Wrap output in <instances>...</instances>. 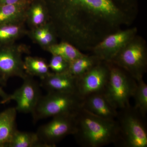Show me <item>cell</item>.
Wrapping results in <instances>:
<instances>
[{
    "mask_svg": "<svg viewBox=\"0 0 147 147\" xmlns=\"http://www.w3.org/2000/svg\"><path fill=\"white\" fill-rule=\"evenodd\" d=\"M45 50L52 55L61 56L69 62L85 54L71 43L63 40L51 45Z\"/></svg>",
    "mask_w": 147,
    "mask_h": 147,
    "instance_id": "7402d4cb",
    "label": "cell"
},
{
    "mask_svg": "<svg viewBox=\"0 0 147 147\" xmlns=\"http://www.w3.org/2000/svg\"><path fill=\"white\" fill-rule=\"evenodd\" d=\"M49 21L48 11L43 0H33L27 9L26 24L31 29L41 26Z\"/></svg>",
    "mask_w": 147,
    "mask_h": 147,
    "instance_id": "e0dca14e",
    "label": "cell"
},
{
    "mask_svg": "<svg viewBox=\"0 0 147 147\" xmlns=\"http://www.w3.org/2000/svg\"><path fill=\"white\" fill-rule=\"evenodd\" d=\"M48 63L51 71L53 73H61L68 71L69 63L61 56L52 55Z\"/></svg>",
    "mask_w": 147,
    "mask_h": 147,
    "instance_id": "cb8c5ba5",
    "label": "cell"
},
{
    "mask_svg": "<svg viewBox=\"0 0 147 147\" xmlns=\"http://www.w3.org/2000/svg\"><path fill=\"white\" fill-rule=\"evenodd\" d=\"M17 111L15 107L0 113V147H5L17 129Z\"/></svg>",
    "mask_w": 147,
    "mask_h": 147,
    "instance_id": "2e32d148",
    "label": "cell"
},
{
    "mask_svg": "<svg viewBox=\"0 0 147 147\" xmlns=\"http://www.w3.org/2000/svg\"><path fill=\"white\" fill-rule=\"evenodd\" d=\"M109 79L103 93L117 110L130 105V98L137 86V82L125 70L111 62Z\"/></svg>",
    "mask_w": 147,
    "mask_h": 147,
    "instance_id": "5b68a950",
    "label": "cell"
},
{
    "mask_svg": "<svg viewBox=\"0 0 147 147\" xmlns=\"http://www.w3.org/2000/svg\"><path fill=\"white\" fill-rule=\"evenodd\" d=\"M138 32L137 27L127 28L109 34L92 49V54L102 61L110 62Z\"/></svg>",
    "mask_w": 147,
    "mask_h": 147,
    "instance_id": "30bf717a",
    "label": "cell"
},
{
    "mask_svg": "<svg viewBox=\"0 0 147 147\" xmlns=\"http://www.w3.org/2000/svg\"><path fill=\"white\" fill-rule=\"evenodd\" d=\"M33 0H23L11 4L0 5V25L26 23L28 7Z\"/></svg>",
    "mask_w": 147,
    "mask_h": 147,
    "instance_id": "5bb4252c",
    "label": "cell"
},
{
    "mask_svg": "<svg viewBox=\"0 0 147 147\" xmlns=\"http://www.w3.org/2000/svg\"><path fill=\"white\" fill-rule=\"evenodd\" d=\"M23 0H0V5L11 4L21 2Z\"/></svg>",
    "mask_w": 147,
    "mask_h": 147,
    "instance_id": "484cf974",
    "label": "cell"
},
{
    "mask_svg": "<svg viewBox=\"0 0 147 147\" xmlns=\"http://www.w3.org/2000/svg\"><path fill=\"white\" fill-rule=\"evenodd\" d=\"M73 136L83 147H101L114 144L118 146L120 131L117 122L98 117L82 108L76 114Z\"/></svg>",
    "mask_w": 147,
    "mask_h": 147,
    "instance_id": "7a4b0ae2",
    "label": "cell"
},
{
    "mask_svg": "<svg viewBox=\"0 0 147 147\" xmlns=\"http://www.w3.org/2000/svg\"><path fill=\"white\" fill-rule=\"evenodd\" d=\"M76 114L55 116L49 122L40 127L36 133L40 142L46 147H55L66 136L73 135Z\"/></svg>",
    "mask_w": 147,
    "mask_h": 147,
    "instance_id": "ba28073f",
    "label": "cell"
},
{
    "mask_svg": "<svg viewBox=\"0 0 147 147\" xmlns=\"http://www.w3.org/2000/svg\"><path fill=\"white\" fill-rule=\"evenodd\" d=\"M25 24L21 23L0 25V45L14 43L27 35L28 30Z\"/></svg>",
    "mask_w": 147,
    "mask_h": 147,
    "instance_id": "ffe728a7",
    "label": "cell"
},
{
    "mask_svg": "<svg viewBox=\"0 0 147 147\" xmlns=\"http://www.w3.org/2000/svg\"><path fill=\"white\" fill-rule=\"evenodd\" d=\"M0 84H1V82H0ZM9 96V94H7L6 92H5L0 86V97L3 99L0 102L1 104H4L7 102V101Z\"/></svg>",
    "mask_w": 147,
    "mask_h": 147,
    "instance_id": "d4e9b609",
    "label": "cell"
},
{
    "mask_svg": "<svg viewBox=\"0 0 147 147\" xmlns=\"http://www.w3.org/2000/svg\"><path fill=\"white\" fill-rule=\"evenodd\" d=\"M58 38L91 51L105 37L132 25L137 0H43Z\"/></svg>",
    "mask_w": 147,
    "mask_h": 147,
    "instance_id": "6da1fadb",
    "label": "cell"
},
{
    "mask_svg": "<svg viewBox=\"0 0 147 147\" xmlns=\"http://www.w3.org/2000/svg\"><path fill=\"white\" fill-rule=\"evenodd\" d=\"M109 62L102 61L77 78V93L84 99L94 94L103 92L110 75Z\"/></svg>",
    "mask_w": 147,
    "mask_h": 147,
    "instance_id": "9c48e42d",
    "label": "cell"
},
{
    "mask_svg": "<svg viewBox=\"0 0 147 147\" xmlns=\"http://www.w3.org/2000/svg\"><path fill=\"white\" fill-rule=\"evenodd\" d=\"M5 147H46L40 142L36 132L16 129Z\"/></svg>",
    "mask_w": 147,
    "mask_h": 147,
    "instance_id": "44dd1931",
    "label": "cell"
},
{
    "mask_svg": "<svg viewBox=\"0 0 147 147\" xmlns=\"http://www.w3.org/2000/svg\"><path fill=\"white\" fill-rule=\"evenodd\" d=\"M83 100L77 93L47 92L41 96L32 114L33 122L61 115H75L82 108Z\"/></svg>",
    "mask_w": 147,
    "mask_h": 147,
    "instance_id": "3957f363",
    "label": "cell"
},
{
    "mask_svg": "<svg viewBox=\"0 0 147 147\" xmlns=\"http://www.w3.org/2000/svg\"><path fill=\"white\" fill-rule=\"evenodd\" d=\"M133 97L135 101L134 108L146 118L147 113V85L143 79L137 82Z\"/></svg>",
    "mask_w": 147,
    "mask_h": 147,
    "instance_id": "603a6c76",
    "label": "cell"
},
{
    "mask_svg": "<svg viewBox=\"0 0 147 147\" xmlns=\"http://www.w3.org/2000/svg\"><path fill=\"white\" fill-rule=\"evenodd\" d=\"M98 56L84 54L82 57L69 63L68 72L76 78H79L102 61Z\"/></svg>",
    "mask_w": 147,
    "mask_h": 147,
    "instance_id": "ac0fdd59",
    "label": "cell"
},
{
    "mask_svg": "<svg viewBox=\"0 0 147 147\" xmlns=\"http://www.w3.org/2000/svg\"><path fill=\"white\" fill-rule=\"evenodd\" d=\"M0 104H1V102H0Z\"/></svg>",
    "mask_w": 147,
    "mask_h": 147,
    "instance_id": "4316f807",
    "label": "cell"
},
{
    "mask_svg": "<svg viewBox=\"0 0 147 147\" xmlns=\"http://www.w3.org/2000/svg\"><path fill=\"white\" fill-rule=\"evenodd\" d=\"M24 68L27 74L34 77L44 79L52 71L49 64L44 58L33 56H27L24 60Z\"/></svg>",
    "mask_w": 147,
    "mask_h": 147,
    "instance_id": "d6986e66",
    "label": "cell"
},
{
    "mask_svg": "<svg viewBox=\"0 0 147 147\" xmlns=\"http://www.w3.org/2000/svg\"><path fill=\"white\" fill-rule=\"evenodd\" d=\"M110 62L125 70L137 82L143 79L147 70L146 40L137 34Z\"/></svg>",
    "mask_w": 147,
    "mask_h": 147,
    "instance_id": "8992f818",
    "label": "cell"
},
{
    "mask_svg": "<svg viewBox=\"0 0 147 147\" xmlns=\"http://www.w3.org/2000/svg\"><path fill=\"white\" fill-rule=\"evenodd\" d=\"M145 119L131 105L118 110L116 121L119 128V146L147 147V129Z\"/></svg>",
    "mask_w": 147,
    "mask_h": 147,
    "instance_id": "277c9868",
    "label": "cell"
},
{
    "mask_svg": "<svg viewBox=\"0 0 147 147\" xmlns=\"http://www.w3.org/2000/svg\"><path fill=\"white\" fill-rule=\"evenodd\" d=\"M77 78L68 71L61 73L51 72L41 80L40 85L47 92L77 93Z\"/></svg>",
    "mask_w": 147,
    "mask_h": 147,
    "instance_id": "4fadbf2b",
    "label": "cell"
},
{
    "mask_svg": "<svg viewBox=\"0 0 147 147\" xmlns=\"http://www.w3.org/2000/svg\"><path fill=\"white\" fill-rule=\"evenodd\" d=\"M30 53L29 46L16 42L0 45V82L5 85L9 78L18 77L24 79L28 76L24 68V54Z\"/></svg>",
    "mask_w": 147,
    "mask_h": 147,
    "instance_id": "52a82bcc",
    "label": "cell"
},
{
    "mask_svg": "<svg viewBox=\"0 0 147 147\" xmlns=\"http://www.w3.org/2000/svg\"><path fill=\"white\" fill-rule=\"evenodd\" d=\"M82 108L95 115L116 120L118 110L111 104L103 92L90 95L83 99Z\"/></svg>",
    "mask_w": 147,
    "mask_h": 147,
    "instance_id": "7c38bea8",
    "label": "cell"
},
{
    "mask_svg": "<svg viewBox=\"0 0 147 147\" xmlns=\"http://www.w3.org/2000/svg\"><path fill=\"white\" fill-rule=\"evenodd\" d=\"M27 35L33 42L45 50L57 42V34L53 24L50 21L41 26L30 29L28 30Z\"/></svg>",
    "mask_w": 147,
    "mask_h": 147,
    "instance_id": "9a60e30c",
    "label": "cell"
},
{
    "mask_svg": "<svg viewBox=\"0 0 147 147\" xmlns=\"http://www.w3.org/2000/svg\"><path fill=\"white\" fill-rule=\"evenodd\" d=\"M23 80L22 86L12 94H9L7 102L14 100L16 102L15 108L17 112L32 114L42 96L40 85L32 76L28 75Z\"/></svg>",
    "mask_w": 147,
    "mask_h": 147,
    "instance_id": "8fae6325",
    "label": "cell"
}]
</instances>
